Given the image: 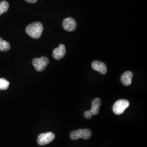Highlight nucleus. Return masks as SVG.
Wrapping results in <instances>:
<instances>
[{
	"label": "nucleus",
	"mask_w": 147,
	"mask_h": 147,
	"mask_svg": "<svg viewBox=\"0 0 147 147\" xmlns=\"http://www.w3.org/2000/svg\"><path fill=\"white\" fill-rule=\"evenodd\" d=\"M9 86V82L6 79L0 78V90H6Z\"/></svg>",
	"instance_id": "13"
},
{
	"label": "nucleus",
	"mask_w": 147,
	"mask_h": 147,
	"mask_svg": "<svg viewBox=\"0 0 147 147\" xmlns=\"http://www.w3.org/2000/svg\"><path fill=\"white\" fill-rule=\"evenodd\" d=\"M78 130L80 138H81L84 140H88L90 138V137L92 136V131L89 129H79Z\"/></svg>",
	"instance_id": "10"
},
{
	"label": "nucleus",
	"mask_w": 147,
	"mask_h": 147,
	"mask_svg": "<svg viewBox=\"0 0 147 147\" xmlns=\"http://www.w3.org/2000/svg\"><path fill=\"white\" fill-rule=\"evenodd\" d=\"M92 67L94 70L100 72L102 74H106L107 73L106 66L105 63L103 62H101L98 61H95L92 64Z\"/></svg>",
	"instance_id": "7"
},
{
	"label": "nucleus",
	"mask_w": 147,
	"mask_h": 147,
	"mask_svg": "<svg viewBox=\"0 0 147 147\" xmlns=\"http://www.w3.org/2000/svg\"><path fill=\"white\" fill-rule=\"evenodd\" d=\"M129 105L130 103L127 100L121 99L118 100L113 106V111L116 115H121L129 106Z\"/></svg>",
	"instance_id": "2"
},
{
	"label": "nucleus",
	"mask_w": 147,
	"mask_h": 147,
	"mask_svg": "<svg viewBox=\"0 0 147 147\" xmlns=\"http://www.w3.org/2000/svg\"><path fill=\"white\" fill-rule=\"evenodd\" d=\"M62 25L67 31H74L76 28V22L73 18L69 17L64 19Z\"/></svg>",
	"instance_id": "5"
},
{
	"label": "nucleus",
	"mask_w": 147,
	"mask_h": 147,
	"mask_svg": "<svg viewBox=\"0 0 147 147\" xmlns=\"http://www.w3.org/2000/svg\"><path fill=\"white\" fill-rule=\"evenodd\" d=\"M101 105V101L99 98H95L92 101V108L90 111L92 112L93 115H97L99 112V107Z\"/></svg>",
	"instance_id": "9"
},
{
	"label": "nucleus",
	"mask_w": 147,
	"mask_h": 147,
	"mask_svg": "<svg viewBox=\"0 0 147 147\" xmlns=\"http://www.w3.org/2000/svg\"><path fill=\"white\" fill-rule=\"evenodd\" d=\"M28 36L33 39H39L41 37L43 31L42 24L39 22H34L28 25L26 28Z\"/></svg>",
	"instance_id": "1"
},
{
	"label": "nucleus",
	"mask_w": 147,
	"mask_h": 147,
	"mask_svg": "<svg viewBox=\"0 0 147 147\" xmlns=\"http://www.w3.org/2000/svg\"><path fill=\"white\" fill-rule=\"evenodd\" d=\"M66 53L65 47L63 44H60L59 47L55 49L53 51V56L57 60H59L63 58Z\"/></svg>",
	"instance_id": "6"
},
{
	"label": "nucleus",
	"mask_w": 147,
	"mask_h": 147,
	"mask_svg": "<svg viewBox=\"0 0 147 147\" xmlns=\"http://www.w3.org/2000/svg\"><path fill=\"white\" fill-rule=\"evenodd\" d=\"M32 63L37 71L41 72L45 69L49 64V59L46 57L34 58Z\"/></svg>",
	"instance_id": "3"
},
{
	"label": "nucleus",
	"mask_w": 147,
	"mask_h": 147,
	"mask_svg": "<svg viewBox=\"0 0 147 147\" xmlns=\"http://www.w3.org/2000/svg\"><path fill=\"white\" fill-rule=\"evenodd\" d=\"M133 74L131 71H126L121 77V82L122 84L125 86H129L131 84Z\"/></svg>",
	"instance_id": "8"
},
{
	"label": "nucleus",
	"mask_w": 147,
	"mask_h": 147,
	"mask_svg": "<svg viewBox=\"0 0 147 147\" xmlns=\"http://www.w3.org/2000/svg\"><path fill=\"white\" fill-rule=\"evenodd\" d=\"M84 117L87 119H90L92 116H93V114L92 113V112L90 111H87L85 112L84 113Z\"/></svg>",
	"instance_id": "15"
},
{
	"label": "nucleus",
	"mask_w": 147,
	"mask_h": 147,
	"mask_svg": "<svg viewBox=\"0 0 147 147\" xmlns=\"http://www.w3.org/2000/svg\"><path fill=\"white\" fill-rule=\"evenodd\" d=\"M11 48L10 44L5 40H3L0 38V51H7Z\"/></svg>",
	"instance_id": "11"
},
{
	"label": "nucleus",
	"mask_w": 147,
	"mask_h": 147,
	"mask_svg": "<svg viewBox=\"0 0 147 147\" xmlns=\"http://www.w3.org/2000/svg\"><path fill=\"white\" fill-rule=\"evenodd\" d=\"M70 138L71 139L73 140H78L79 138H80V135H79V130L77 131H74L70 134Z\"/></svg>",
	"instance_id": "14"
},
{
	"label": "nucleus",
	"mask_w": 147,
	"mask_h": 147,
	"mask_svg": "<svg viewBox=\"0 0 147 147\" xmlns=\"http://www.w3.org/2000/svg\"><path fill=\"white\" fill-rule=\"evenodd\" d=\"M9 9V3L5 1H2L0 2V16L5 13Z\"/></svg>",
	"instance_id": "12"
},
{
	"label": "nucleus",
	"mask_w": 147,
	"mask_h": 147,
	"mask_svg": "<svg viewBox=\"0 0 147 147\" xmlns=\"http://www.w3.org/2000/svg\"><path fill=\"white\" fill-rule=\"evenodd\" d=\"M28 3H34L36 2H37L38 0H25Z\"/></svg>",
	"instance_id": "16"
},
{
	"label": "nucleus",
	"mask_w": 147,
	"mask_h": 147,
	"mask_svg": "<svg viewBox=\"0 0 147 147\" xmlns=\"http://www.w3.org/2000/svg\"><path fill=\"white\" fill-rule=\"evenodd\" d=\"M55 138V135L53 132L42 133L38 137L37 142L40 146H45L52 142Z\"/></svg>",
	"instance_id": "4"
}]
</instances>
